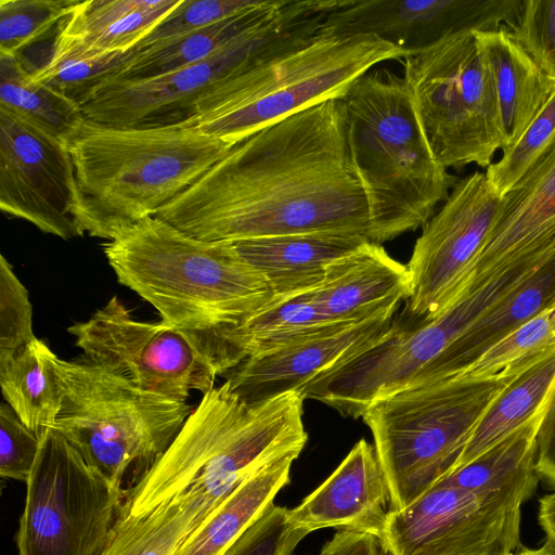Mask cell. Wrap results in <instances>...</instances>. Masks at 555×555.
Listing matches in <instances>:
<instances>
[{"mask_svg": "<svg viewBox=\"0 0 555 555\" xmlns=\"http://www.w3.org/2000/svg\"><path fill=\"white\" fill-rule=\"evenodd\" d=\"M539 524L545 534L546 544L555 551V492L540 499Z\"/></svg>", "mask_w": 555, "mask_h": 555, "instance_id": "obj_44", "label": "cell"}, {"mask_svg": "<svg viewBox=\"0 0 555 555\" xmlns=\"http://www.w3.org/2000/svg\"><path fill=\"white\" fill-rule=\"evenodd\" d=\"M521 505L441 479L411 505L389 511L380 539L391 555H513Z\"/></svg>", "mask_w": 555, "mask_h": 555, "instance_id": "obj_14", "label": "cell"}, {"mask_svg": "<svg viewBox=\"0 0 555 555\" xmlns=\"http://www.w3.org/2000/svg\"><path fill=\"white\" fill-rule=\"evenodd\" d=\"M524 0H344L323 22L328 35H375L408 55L465 31L511 29Z\"/></svg>", "mask_w": 555, "mask_h": 555, "instance_id": "obj_17", "label": "cell"}, {"mask_svg": "<svg viewBox=\"0 0 555 555\" xmlns=\"http://www.w3.org/2000/svg\"><path fill=\"white\" fill-rule=\"evenodd\" d=\"M129 52H105L62 33L54 35L51 54L31 70V79L80 105L129 62Z\"/></svg>", "mask_w": 555, "mask_h": 555, "instance_id": "obj_32", "label": "cell"}, {"mask_svg": "<svg viewBox=\"0 0 555 555\" xmlns=\"http://www.w3.org/2000/svg\"><path fill=\"white\" fill-rule=\"evenodd\" d=\"M513 377L455 375L379 399L364 411L389 511L408 507L455 469L478 422Z\"/></svg>", "mask_w": 555, "mask_h": 555, "instance_id": "obj_9", "label": "cell"}, {"mask_svg": "<svg viewBox=\"0 0 555 555\" xmlns=\"http://www.w3.org/2000/svg\"><path fill=\"white\" fill-rule=\"evenodd\" d=\"M181 1L78 0L59 29L96 50L129 52Z\"/></svg>", "mask_w": 555, "mask_h": 555, "instance_id": "obj_28", "label": "cell"}, {"mask_svg": "<svg viewBox=\"0 0 555 555\" xmlns=\"http://www.w3.org/2000/svg\"><path fill=\"white\" fill-rule=\"evenodd\" d=\"M406 55L375 35L319 31L299 47L214 87L196 103L191 122L233 146L298 112L341 99L377 64Z\"/></svg>", "mask_w": 555, "mask_h": 555, "instance_id": "obj_7", "label": "cell"}, {"mask_svg": "<svg viewBox=\"0 0 555 555\" xmlns=\"http://www.w3.org/2000/svg\"><path fill=\"white\" fill-rule=\"evenodd\" d=\"M403 60L424 132L446 168H488L503 138L492 77L475 31L448 37Z\"/></svg>", "mask_w": 555, "mask_h": 555, "instance_id": "obj_11", "label": "cell"}, {"mask_svg": "<svg viewBox=\"0 0 555 555\" xmlns=\"http://www.w3.org/2000/svg\"><path fill=\"white\" fill-rule=\"evenodd\" d=\"M78 0H0V53L20 56L57 29Z\"/></svg>", "mask_w": 555, "mask_h": 555, "instance_id": "obj_35", "label": "cell"}, {"mask_svg": "<svg viewBox=\"0 0 555 555\" xmlns=\"http://www.w3.org/2000/svg\"><path fill=\"white\" fill-rule=\"evenodd\" d=\"M293 555H296V554H293Z\"/></svg>", "mask_w": 555, "mask_h": 555, "instance_id": "obj_46", "label": "cell"}, {"mask_svg": "<svg viewBox=\"0 0 555 555\" xmlns=\"http://www.w3.org/2000/svg\"><path fill=\"white\" fill-rule=\"evenodd\" d=\"M338 0H287L273 18L210 56L151 79L106 82L80 105L85 119L117 127L191 122L196 103L229 77L317 35Z\"/></svg>", "mask_w": 555, "mask_h": 555, "instance_id": "obj_10", "label": "cell"}, {"mask_svg": "<svg viewBox=\"0 0 555 555\" xmlns=\"http://www.w3.org/2000/svg\"><path fill=\"white\" fill-rule=\"evenodd\" d=\"M155 216L203 241L323 231L369 238V207L350 159L341 100L236 143Z\"/></svg>", "mask_w": 555, "mask_h": 555, "instance_id": "obj_1", "label": "cell"}, {"mask_svg": "<svg viewBox=\"0 0 555 555\" xmlns=\"http://www.w3.org/2000/svg\"><path fill=\"white\" fill-rule=\"evenodd\" d=\"M304 400L289 391L248 403L228 380L212 387L164 454L126 489L120 514L140 515L169 501L220 505L258 468L300 454L308 440Z\"/></svg>", "mask_w": 555, "mask_h": 555, "instance_id": "obj_2", "label": "cell"}, {"mask_svg": "<svg viewBox=\"0 0 555 555\" xmlns=\"http://www.w3.org/2000/svg\"><path fill=\"white\" fill-rule=\"evenodd\" d=\"M319 555H391L377 535L339 529L321 548Z\"/></svg>", "mask_w": 555, "mask_h": 555, "instance_id": "obj_42", "label": "cell"}, {"mask_svg": "<svg viewBox=\"0 0 555 555\" xmlns=\"http://www.w3.org/2000/svg\"><path fill=\"white\" fill-rule=\"evenodd\" d=\"M67 143L86 233L106 241L155 216L232 149L192 122L117 127L85 118Z\"/></svg>", "mask_w": 555, "mask_h": 555, "instance_id": "obj_4", "label": "cell"}, {"mask_svg": "<svg viewBox=\"0 0 555 555\" xmlns=\"http://www.w3.org/2000/svg\"><path fill=\"white\" fill-rule=\"evenodd\" d=\"M554 396L555 347L515 374L493 399L469 437L455 469L544 414Z\"/></svg>", "mask_w": 555, "mask_h": 555, "instance_id": "obj_27", "label": "cell"}, {"mask_svg": "<svg viewBox=\"0 0 555 555\" xmlns=\"http://www.w3.org/2000/svg\"><path fill=\"white\" fill-rule=\"evenodd\" d=\"M503 196L476 171L459 180L423 227L406 263L411 295L405 313H438L454 297L500 217Z\"/></svg>", "mask_w": 555, "mask_h": 555, "instance_id": "obj_16", "label": "cell"}, {"mask_svg": "<svg viewBox=\"0 0 555 555\" xmlns=\"http://www.w3.org/2000/svg\"><path fill=\"white\" fill-rule=\"evenodd\" d=\"M555 347V308L531 319L456 374L470 380L513 376Z\"/></svg>", "mask_w": 555, "mask_h": 555, "instance_id": "obj_34", "label": "cell"}, {"mask_svg": "<svg viewBox=\"0 0 555 555\" xmlns=\"http://www.w3.org/2000/svg\"><path fill=\"white\" fill-rule=\"evenodd\" d=\"M542 263L533 255L518 257L476 288L457 295L436 314L393 317L382 336L310 380L299 393L344 416L358 418L379 399L451 377L453 344Z\"/></svg>", "mask_w": 555, "mask_h": 555, "instance_id": "obj_6", "label": "cell"}, {"mask_svg": "<svg viewBox=\"0 0 555 555\" xmlns=\"http://www.w3.org/2000/svg\"><path fill=\"white\" fill-rule=\"evenodd\" d=\"M286 1L260 0L258 4L212 25L142 48H133L129 62L107 82L151 79L204 60L269 22Z\"/></svg>", "mask_w": 555, "mask_h": 555, "instance_id": "obj_24", "label": "cell"}, {"mask_svg": "<svg viewBox=\"0 0 555 555\" xmlns=\"http://www.w3.org/2000/svg\"><path fill=\"white\" fill-rule=\"evenodd\" d=\"M288 508L271 503L222 555H293L309 534L294 529Z\"/></svg>", "mask_w": 555, "mask_h": 555, "instance_id": "obj_38", "label": "cell"}, {"mask_svg": "<svg viewBox=\"0 0 555 555\" xmlns=\"http://www.w3.org/2000/svg\"><path fill=\"white\" fill-rule=\"evenodd\" d=\"M118 282L189 341L234 326L274 297L229 241H203L146 217L103 245Z\"/></svg>", "mask_w": 555, "mask_h": 555, "instance_id": "obj_3", "label": "cell"}, {"mask_svg": "<svg viewBox=\"0 0 555 555\" xmlns=\"http://www.w3.org/2000/svg\"><path fill=\"white\" fill-rule=\"evenodd\" d=\"M498 101L502 151L512 147L555 91L546 76L505 28L475 31Z\"/></svg>", "mask_w": 555, "mask_h": 555, "instance_id": "obj_23", "label": "cell"}, {"mask_svg": "<svg viewBox=\"0 0 555 555\" xmlns=\"http://www.w3.org/2000/svg\"><path fill=\"white\" fill-rule=\"evenodd\" d=\"M54 356L43 340L36 338L0 363V386L5 402L39 437L54 427L61 410Z\"/></svg>", "mask_w": 555, "mask_h": 555, "instance_id": "obj_30", "label": "cell"}, {"mask_svg": "<svg viewBox=\"0 0 555 555\" xmlns=\"http://www.w3.org/2000/svg\"><path fill=\"white\" fill-rule=\"evenodd\" d=\"M26 287L3 255L0 256V363L8 361L37 337Z\"/></svg>", "mask_w": 555, "mask_h": 555, "instance_id": "obj_37", "label": "cell"}, {"mask_svg": "<svg viewBox=\"0 0 555 555\" xmlns=\"http://www.w3.org/2000/svg\"><path fill=\"white\" fill-rule=\"evenodd\" d=\"M535 472L539 478L555 488V396L539 429Z\"/></svg>", "mask_w": 555, "mask_h": 555, "instance_id": "obj_43", "label": "cell"}, {"mask_svg": "<svg viewBox=\"0 0 555 555\" xmlns=\"http://www.w3.org/2000/svg\"><path fill=\"white\" fill-rule=\"evenodd\" d=\"M40 439L16 533L18 555H102L126 492L55 428Z\"/></svg>", "mask_w": 555, "mask_h": 555, "instance_id": "obj_12", "label": "cell"}, {"mask_svg": "<svg viewBox=\"0 0 555 555\" xmlns=\"http://www.w3.org/2000/svg\"><path fill=\"white\" fill-rule=\"evenodd\" d=\"M340 100L369 240L382 244L424 227L457 181L435 157L404 78L372 69Z\"/></svg>", "mask_w": 555, "mask_h": 555, "instance_id": "obj_5", "label": "cell"}, {"mask_svg": "<svg viewBox=\"0 0 555 555\" xmlns=\"http://www.w3.org/2000/svg\"><path fill=\"white\" fill-rule=\"evenodd\" d=\"M370 241L354 232L323 231L233 241L238 254L268 282L274 296L319 286L327 267Z\"/></svg>", "mask_w": 555, "mask_h": 555, "instance_id": "obj_22", "label": "cell"}, {"mask_svg": "<svg viewBox=\"0 0 555 555\" xmlns=\"http://www.w3.org/2000/svg\"><path fill=\"white\" fill-rule=\"evenodd\" d=\"M0 109L66 142L83 119L79 105L35 82L20 57L2 53Z\"/></svg>", "mask_w": 555, "mask_h": 555, "instance_id": "obj_33", "label": "cell"}, {"mask_svg": "<svg viewBox=\"0 0 555 555\" xmlns=\"http://www.w3.org/2000/svg\"><path fill=\"white\" fill-rule=\"evenodd\" d=\"M299 454L271 461L250 474L184 541L175 555H222L291 481Z\"/></svg>", "mask_w": 555, "mask_h": 555, "instance_id": "obj_25", "label": "cell"}, {"mask_svg": "<svg viewBox=\"0 0 555 555\" xmlns=\"http://www.w3.org/2000/svg\"><path fill=\"white\" fill-rule=\"evenodd\" d=\"M0 209L70 240L86 214L68 143L0 109Z\"/></svg>", "mask_w": 555, "mask_h": 555, "instance_id": "obj_15", "label": "cell"}, {"mask_svg": "<svg viewBox=\"0 0 555 555\" xmlns=\"http://www.w3.org/2000/svg\"><path fill=\"white\" fill-rule=\"evenodd\" d=\"M388 488L374 446L359 440L337 468L299 505L288 509L294 529L324 528L366 532L380 538Z\"/></svg>", "mask_w": 555, "mask_h": 555, "instance_id": "obj_20", "label": "cell"}, {"mask_svg": "<svg viewBox=\"0 0 555 555\" xmlns=\"http://www.w3.org/2000/svg\"><path fill=\"white\" fill-rule=\"evenodd\" d=\"M313 295L330 321L354 323L395 313L411 295V276L406 264L366 241L327 267Z\"/></svg>", "mask_w": 555, "mask_h": 555, "instance_id": "obj_21", "label": "cell"}, {"mask_svg": "<svg viewBox=\"0 0 555 555\" xmlns=\"http://www.w3.org/2000/svg\"><path fill=\"white\" fill-rule=\"evenodd\" d=\"M259 2L260 0H182L135 48L212 25Z\"/></svg>", "mask_w": 555, "mask_h": 555, "instance_id": "obj_40", "label": "cell"}, {"mask_svg": "<svg viewBox=\"0 0 555 555\" xmlns=\"http://www.w3.org/2000/svg\"><path fill=\"white\" fill-rule=\"evenodd\" d=\"M67 331L83 360L160 396L185 401L215 387L217 376L181 333L162 320H135L117 296Z\"/></svg>", "mask_w": 555, "mask_h": 555, "instance_id": "obj_13", "label": "cell"}, {"mask_svg": "<svg viewBox=\"0 0 555 555\" xmlns=\"http://www.w3.org/2000/svg\"><path fill=\"white\" fill-rule=\"evenodd\" d=\"M216 507L169 501L140 515L119 514L102 555H175Z\"/></svg>", "mask_w": 555, "mask_h": 555, "instance_id": "obj_31", "label": "cell"}, {"mask_svg": "<svg viewBox=\"0 0 555 555\" xmlns=\"http://www.w3.org/2000/svg\"><path fill=\"white\" fill-rule=\"evenodd\" d=\"M55 428L114 487L135 482L168 449L194 406L146 390L86 360L53 359ZM133 482V483H134Z\"/></svg>", "mask_w": 555, "mask_h": 555, "instance_id": "obj_8", "label": "cell"}, {"mask_svg": "<svg viewBox=\"0 0 555 555\" xmlns=\"http://www.w3.org/2000/svg\"><path fill=\"white\" fill-rule=\"evenodd\" d=\"M40 437L7 403L0 406V476L27 482L40 450Z\"/></svg>", "mask_w": 555, "mask_h": 555, "instance_id": "obj_41", "label": "cell"}, {"mask_svg": "<svg viewBox=\"0 0 555 555\" xmlns=\"http://www.w3.org/2000/svg\"><path fill=\"white\" fill-rule=\"evenodd\" d=\"M513 555H555V551L545 543L538 548H518Z\"/></svg>", "mask_w": 555, "mask_h": 555, "instance_id": "obj_45", "label": "cell"}, {"mask_svg": "<svg viewBox=\"0 0 555 555\" xmlns=\"http://www.w3.org/2000/svg\"><path fill=\"white\" fill-rule=\"evenodd\" d=\"M552 308H555V255L485 312L453 344L451 376L461 373L503 337Z\"/></svg>", "mask_w": 555, "mask_h": 555, "instance_id": "obj_29", "label": "cell"}, {"mask_svg": "<svg viewBox=\"0 0 555 555\" xmlns=\"http://www.w3.org/2000/svg\"><path fill=\"white\" fill-rule=\"evenodd\" d=\"M395 313H384L323 334L256 353L232 370L231 389L248 403L300 391L313 378L344 363L390 326Z\"/></svg>", "mask_w": 555, "mask_h": 555, "instance_id": "obj_18", "label": "cell"}, {"mask_svg": "<svg viewBox=\"0 0 555 555\" xmlns=\"http://www.w3.org/2000/svg\"><path fill=\"white\" fill-rule=\"evenodd\" d=\"M535 249L555 251V135L503 196L500 217L454 297L474 289L518 255Z\"/></svg>", "mask_w": 555, "mask_h": 555, "instance_id": "obj_19", "label": "cell"}, {"mask_svg": "<svg viewBox=\"0 0 555 555\" xmlns=\"http://www.w3.org/2000/svg\"><path fill=\"white\" fill-rule=\"evenodd\" d=\"M507 30L538 67L555 79V0H524L516 25Z\"/></svg>", "mask_w": 555, "mask_h": 555, "instance_id": "obj_39", "label": "cell"}, {"mask_svg": "<svg viewBox=\"0 0 555 555\" xmlns=\"http://www.w3.org/2000/svg\"><path fill=\"white\" fill-rule=\"evenodd\" d=\"M555 135V91L519 140L496 163L491 164L486 177L500 195L507 194L531 168Z\"/></svg>", "mask_w": 555, "mask_h": 555, "instance_id": "obj_36", "label": "cell"}, {"mask_svg": "<svg viewBox=\"0 0 555 555\" xmlns=\"http://www.w3.org/2000/svg\"><path fill=\"white\" fill-rule=\"evenodd\" d=\"M546 412L446 478L474 493L522 505L538 485L537 438Z\"/></svg>", "mask_w": 555, "mask_h": 555, "instance_id": "obj_26", "label": "cell"}]
</instances>
